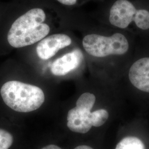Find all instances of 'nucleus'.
I'll return each instance as SVG.
<instances>
[{
  "instance_id": "7ed1b4c3",
  "label": "nucleus",
  "mask_w": 149,
  "mask_h": 149,
  "mask_svg": "<svg viewBox=\"0 0 149 149\" xmlns=\"http://www.w3.org/2000/svg\"><path fill=\"white\" fill-rule=\"evenodd\" d=\"M45 11L34 8L22 15L13 23L7 34V40L13 48L31 45L42 40L50 32V27L44 23Z\"/></svg>"
},
{
  "instance_id": "1a4fd4ad",
  "label": "nucleus",
  "mask_w": 149,
  "mask_h": 149,
  "mask_svg": "<svg viewBox=\"0 0 149 149\" xmlns=\"http://www.w3.org/2000/svg\"><path fill=\"white\" fill-rule=\"evenodd\" d=\"M114 149H146V146L141 139L134 135H128L118 142Z\"/></svg>"
},
{
  "instance_id": "ddd939ff",
  "label": "nucleus",
  "mask_w": 149,
  "mask_h": 149,
  "mask_svg": "<svg viewBox=\"0 0 149 149\" xmlns=\"http://www.w3.org/2000/svg\"><path fill=\"white\" fill-rule=\"evenodd\" d=\"M74 149H94L93 148H92L91 146H88V145H80V146H78L77 147H76Z\"/></svg>"
},
{
  "instance_id": "9d476101",
  "label": "nucleus",
  "mask_w": 149,
  "mask_h": 149,
  "mask_svg": "<svg viewBox=\"0 0 149 149\" xmlns=\"http://www.w3.org/2000/svg\"><path fill=\"white\" fill-rule=\"evenodd\" d=\"M13 138L11 134L0 129V149H8L12 145Z\"/></svg>"
},
{
  "instance_id": "9b49d317",
  "label": "nucleus",
  "mask_w": 149,
  "mask_h": 149,
  "mask_svg": "<svg viewBox=\"0 0 149 149\" xmlns=\"http://www.w3.org/2000/svg\"><path fill=\"white\" fill-rule=\"evenodd\" d=\"M59 3L62 5L66 6H74L76 5L77 2L78 0H56Z\"/></svg>"
},
{
  "instance_id": "6e6552de",
  "label": "nucleus",
  "mask_w": 149,
  "mask_h": 149,
  "mask_svg": "<svg viewBox=\"0 0 149 149\" xmlns=\"http://www.w3.org/2000/svg\"><path fill=\"white\" fill-rule=\"evenodd\" d=\"M82 58V55L79 50L66 54L54 62L51 66L52 72L58 76L66 75L78 67Z\"/></svg>"
},
{
  "instance_id": "39448f33",
  "label": "nucleus",
  "mask_w": 149,
  "mask_h": 149,
  "mask_svg": "<svg viewBox=\"0 0 149 149\" xmlns=\"http://www.w3.org/2000/svg\"><path fill=\"white\" fill-rule=\"evenodd\" d=\"M1 95L6 104L16 112L34 111L39 108L45 101L41 88L17 81L5 83L1 87Z\"/></svg>"
},
{
  "instance_id": "20e7f679",
  "label": "nucleus",
  "mask_w": 149,
  "mask_h": 149,
  "mask_svg": "<svg viewBox=\"0 0 149 149\" xmlns=\"http://www.w3.org/2000/svg\"><path fill=\"white\" fill-rule=\"evenodd\" d=\"M96 100L95 96L88 92L80 96L76 107L70 109L68 114L67 126L71 131L86 134L92 127H100L106 123L109 117L107 110L100 109L91 112Z\"/></svg>"
},
{
  "instance_id": "423d86ee",
  "label": "nucleus",
  "mask_w": 149,
  "mask_h": 149,
  "mask_svg": "<svg viewBox=\"0 0 149 149\" xmlns=\"http://www.w3.org/2000/svg\"><path fill=\"white\" fill-rule=\"evenodd\" d=\"M129 79L137 89L149 93V55H144L135 59L130 65Z\"/></svg>"
},
{
  "instance_id": "0eeeda50",
  "label": "nucleus",
  "mask_w": 149,
  "mask_h": 149,
  "mask_svg": "<svg viewBox=\"0 0 149 149\" xmlns=\"http://www.w3.org/2000/svg\"><path fill=\"white\" fill-rule=\"evenodd\" d=\"M72 39L65 34H55L46 37L38 43L36 52L39 58L48 60L52 58L60 50L69 46Z\"/></svg>"
},
{
  "instance_id": "f257e3e1",
  "label": "nucleus",
  "mask_w": 149,
  "mask_h": 149,
  "mask_svg": "<svg viewBox=\"0 0 149 149\" xmlns=\"http://www.w3.org/2000/svg\"><path fill=\"white\" fill-rule=\"evenodd\" d=\"M103 19L138 38H149V0H107Z\"/></svg>"
},
{
  "instance_id": "f03ea898",
  "label": "nucleus",
  "mask_w": 149,
  "mask_h": 149,
  "mask_svg": "<svg viewBox=\"0 0 149 149\" xmlns=\"http://www.w3.org/2000/svg\"><path fill=\"white\" fill-rule=\"evenodd\" d=\"M137 38L131 33L107 26L106 33L86 34L82 44L86 52L93 58L121 59L130 54Z\"/></svg>"
},
{
  "instance_id": "f8f14e48",
  "label": "nucleus",
  "mask_w": 149,
  "mask_h": 149,
  "mask_svg": "<svg viewBox=\"0 0 149 149\" xmlns=\"http://www.w3.org/2000/svg\"><path fill=\"white\" fill-rule=\"evenodd\" d=\"M62 149L60 148L59 146L55 145H49L48 146H46L44 147L43 149Z\"/></svg>"
}]
</instances>
